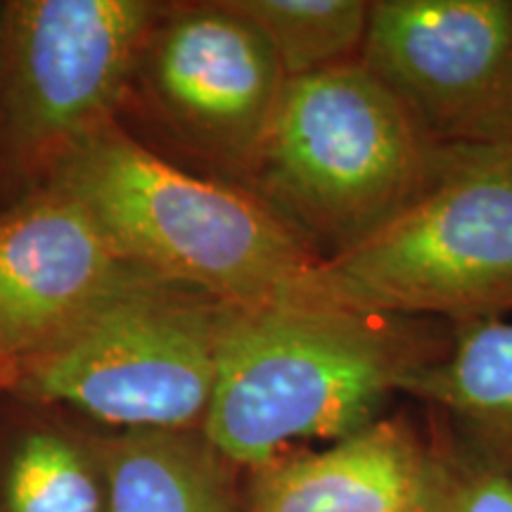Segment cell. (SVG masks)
Segmentation results:
<instances>
[{
  "instance_id": "14",
  "label": "cell",
  "mask_w": 512,
  "mask_h": 512,
  "mask_svg": "<svg viewBox=\"0 0 512 512\" xmlns=\"http://www.w3.org/2000/svg\"><path fill=\"white\" fill-rule=\"evenodd\" d=\"M5 512H107V496L79 448L36 432L10 463Z\"/></svg>"
},
{
  "instance_id": "11",
  "label": "cell",
  "mask_w": 512,
  "mask_h": 512,
  "mask_svg": "<svg viewBox=\"0 0 512 512\" xmlns=\"http://www.w3.org/2000/svg\"><path fill=\"white\" fill-rule=\"evenodd\" d=\"M401 394L425 403L467 446L512 472V320L451 325L448 349L413 370Z\"/></svg>"
},
{
  "instance_id": "2",
  "label": "cell",
  "mask_w": 512,
  "mask_h": 512,
  "mask_svg": "<svg viewBox=\"0 0 512 512\" xmlns=\"http://www.w3.org/2000/svg\"><path fill=\"white\" fill-rule=\"evenodd\" d=\"M57 183L145 271L238 309L299 299L320 264L252 190L188 174L112 126L64 157Z\"/></svg>"
},
{
  "instance_id": "13",
  "label": "cell",
  "mask_w": 512,
  "mask_h": 512,
  "mask_svg": "<svg viewBox=\"0 0 512 512\" xmlns=\"http://www.w3.org/2000/svg\"><path fill=\"white\" fill-rule=\"evenodd\" d=\"M271 43L285 81L361 60L370 0H226Z\"/></svg>"
},
{
  "instance_id": "8",
  "label": "cell",
  "mask_w": 512,
  "mask_h": 512,
  "mask_svg": "<svg viewBox=\"0 0 512 512\" xmlns=\"http://www.w3.org/2000/svg\"><path fill=\"white\" fill-rule=\"evenodd\" d=\"M152 278L55 183L0 219V368L15 377L93 311Z\"/></svg>"
},
{
  "instance_id": "1",
  "label": "cell",
  "mask_w": 512,
  "mask_h": 512,
  "mask_svg": "<svg viewBox=\"0 0 512 512\" xmlns=\"http://www.w3.org/2000/svg\"><path fill=\"white\" fill-rule=\"evenodd\" d=\"M451 325L290 299L235 309L202 434L252 470L297 441H335L384 415L413 370L437 361Z\"/></svg>"
},
{
  "instance_id": "10",
  "label": "cell",
  "mask_w": 512,
  "mask_h": 512,
  "mask_svg": "<svg viewBox=\"0 0 512 512\" xmlns=\"http://www.w3.org/2000/svg\"><path fill=\"white\" fill-rule=\"evenodd\" d=\"M430 446L406 415H382L320 451L290 448L247 470L245 512H422Z\"/></svg>"
},
{
  "instance_id": "7",
  "label": "cell",
  "mask_w": 512,
  "mask_h": 512,
  "mask_svg": "<svg viewBox=\"0 0 512 512\" xmlns=\"http://www.w3.org/2000/svg\"><path fill=\"white\" fill-rule=\"evenodd\" d=\"M155 15L145 0L10 3L5 107L15 143L67 157L105 128Z\"/></svg>"
},
{
  "instance_id": "5",
  "label": "cell",
  "mask_w": 512,
  "mask_h": 512,
  "mask_svg": "<svg viewBox=\"0 0 512 512\" xmlns=\"http://www.w3.org/2000/svg\"><path fill=\"white\" fill-rule=\"evenodd\" d=\"M238 306L152 278L121 292L15 370L31 399L128 432L202 430Z\"/></svg>"
},
{
  "instance_id": "9",
  "label": "cell",
  "mask_w": 512,
  "mask_h": 512,
  "mask_svg": "<svg viewBox=\"0 0 512 512\" xmlns=\"http://www.w3.org/2000/svg\"><path fill=\"white\" fill-rule=\"evenodd\" d=\"M166 112L216 162L254 174L285 74L266 36L226 0L176 12L152 43Z\"/></svg>"
},
{
  "instance_id": "4",
  "label": "cell",
  "mask_w": 512,
  "mask_h": 512,
  "mask_svg": "<svg viewBox=\"0 0 512 512\" xmlns=\"http://www.w3.org/2000/svg\"><path fill=\"white\" fill-rule=\"evenodd\" d=\"M299 299L446 325L512 316V145H444L420 200L320 259Z\"/></svg>"
},
{
  "instance_id": "6",
  "label": "cell",
  "mask_w": 512,
  "mask_h": 512,
  "mask_svg": "<svg viewBox=\"0 0 512 512\" xmlns=\"http://www.w3.org/2000/svg\"><path fill=\"white\" fill-rule=\"evenodd\" d=\"M361 62L439 145H512V0H370Z\"/></svg>"
},
{
  "instance_id": "16",
  "label": "cell",
  "mask_w": 512,
  "mask_h": 512,
  "mask_svg": "<svg viewBox=\"0 0 512 512\" xmlns=\"http://www.w3.org/2000/svg\"><path fill=\"white\" fill-rule=\"evenodd\" d=\"M12 377V373L10 370H5V368H0V384H5Z\"/></svg>"
},
{
  "instance_id": "12",
  "label": "cell",
  "mask_w": 512,
  "mask_h": 512,
  "mask_svg": "<svg viewBox=\"0 0 512 512\" xmlns=\"http://www.w3.org/2000/svg\"><path fill=\"white\" fill-rule=\"evenodd\" d=\"M238 470L202 430L126 432L105 448L107 512H245Z\"/></svg>"
},
{
  "instance_id": "3",
  "label": "cell",
  "mask_w": 512,
  "mask_h": 512,
  "mask_svg": "<svg viewBox=\"0 0 512 512\" xmlns=\"http://www.w3.org/2000/svg\"><path fill=\"white\" fill-rule=\"evenodd\" d=\"M441 152L444 145L356 60L285 81L252 192L330 259L420 200Z\"/></svg>"
},
{
  "instance_id": "15",
  "label": "cell",
  "mask_w": 512,
  "mask_h": 512,
  "mask_svg": "<svg viewBox=\"0 0 512 512\" xmlns=\"http://www.w3.org/2000/svg\"><path fill=\"white\" fill-rule=\"evenodd\" d=\"M422 512H512V472L484 458L432 413Z\"/></svg>"
}]
</instances>
